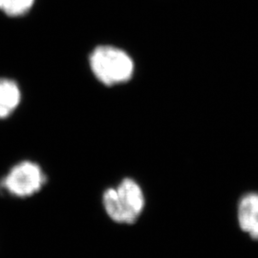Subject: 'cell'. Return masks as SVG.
<instances>
[{"label":"cell","mask_w":258,"mask_h":258,"mask_svg":"<svg viewBox=\"0 0 258 258\" xmlns=\"http://www.w3.org/2000/svg\"><path fill=\"white\" fill-rule=\"evenodd\" d=\"M35 0H0V11L10 17H20L33 7Z\"/></svg>","instance_id":"8992f818"},{"label":"cell","mask_w":258,"mask_h":258,"mask_svg":"<svg viewBox=\"0 0 258 258\" xmlns=\"http://www.w3.org/2000/svg\"><path fill=\"white\" fill-rule=\"evenodd\" d=\"M46 182L40 166L31 161H23L13 166L4 177L1 186L17 197H28L37 194Z\"/></svg>","instance_id":"3957f363"},{"label":"cell","mask_w":258,"mask_h":258,"mask_svg":"<svg viewBox=\"0 0 258 258\" xmlns=\"http://www.w3.org/2000/svg\"><path fill=\"white\" fill-rule=\"evenodd\" d=\"M237 214L241 230L252 239L258 240V194L244 195L240 200Z\"/></svg>","instance_id":"277c9868"},{"label":"cell","mask_w":258,"mask_h":258,"mask_svg":"<svg viewBox=\"0 0 258 258\" xmlns=\"http://www.w3.org/2000/svg\"><path fill=\"white\" fill-rule=\"evenodd\" d=\"M102 203L112 220L133 224L145 209V195L136 181L125 178L117 187H110L102 196Z\"/></svg>","instance_id":"6da1fadb"},{"label":"cell","mask_w":258,"mask_h":258,"mask_svg":"<svg viewBox=\"0 0 258 258\" xmlns=\"http://www.w3.org/2000/svg\"><path fill=\"white\" fill-rule=\"evenodd\" d=\"M21 101V91L13 80L0 78V119L12 115Z\"/></svg>","instance_id":"5b68a950"},{"label":"cell","mask_w":258,"mask_h":258,"mask_svg":"<svg viewBox=\"0 0 258 258\" xmlns=\"http://www.w3.org/2000/svg\"><path fill=\"white\" fill-rule=\"evenodd\" d=\"M89 64L96 79L106 86L126 83L134 73V61L120 48L101 45L93 50Z\"/></svg>","instance_id":"7a4b0ae2"}]
</instances>
